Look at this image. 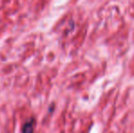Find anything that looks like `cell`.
Here are the masks:
<instances>
[{
	"instance_id": "6da1fadb",
	"label": "cell",
	"mask_w": 134,
	"mask_h": 133,
	"mask_svg": "<svg viewBox=\"0 0 134 133\" xmlns=\"http://www.w3.org/2000/svg\"><path fill=\"white\" fill-rule=\"evenodd\" d=\"M22 133H34V120H28L22 128Z\"/></svg>"
}]
</instances>
